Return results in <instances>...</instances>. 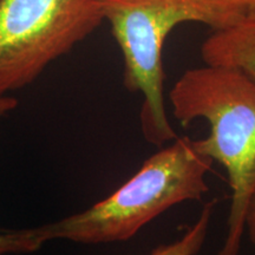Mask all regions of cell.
Listing matches in <instances>:
<instances>
[{
    "label": "cell",
    "mask_w": 255,
    "mask_h": 255,
    "mask_svg": "<svg viewBox=\"0 0 255 255\" xmlns=\"http://www.w3.org/2000/svg\"><path fill=\"white\" fill-rule=\"evenodd\" d=\"M175 120H205L210 132L196 150L225 167L232 190L227 235L216 255H239L255 188V81L240 70L206 64L187 70L169 92Z\"/></svg>",
    "instance_id": "obj_1"
},
{
    "label": "cell",
    "mask_w": 255,
    "mask_h": 255,
    "mask_svg": "<svg viewBox=\"0 0 255 255\" xmlns=\"http://www.w3.org/2000/svg\"><path fill=\"white\" fill-rule=\"evenodd\" d=\"M123 56V84L139 92L142 135L158 148L177 138L164 102L163 46L180 24L196 21L223 30L247 14L244 0H97Z\"/></svg>",
    "instance_id": "obj_2"
},
{
    "label": "cell",
    "mask_w": 255,
    "mask_h": 255,
    "mask_svg": "<svg viewBox=\"0 0 255 255\" xmlns=\"http://www.w3.org/2000/svg\"><path fill=\"white\" fill-rule=\"evenodd\" d=\"M213 159L200 154L189 137H177L143 162L109 196L85 210L34 227L45 245L52 240L97 245L130 240L174 206L200 201L208 193L206 177Z\"/></svg>",
    "instance_id": "obj_3"
},
{
    "label": "cell",
    "mask_w": 255,
    "mask_h": 255,
    "mask_svg": "<svg viewBox=\"0 0 255 255\" xmlns=\"http://www.w3.org/2000/svg\"><path fill=\"white\" fill-rule=\"evenodd\" d=\"M103 20L97 0H0V96L31 84Z\"/></svg>",
    "instance_id": "obj_4"
},
{
    "label": "cell",
    "mask_w": 255,
    "mask_h": 255,
    "mask_svg": "<svg viewBox=\"0 0 255 255\" xmlns=\"http://www.w3.org/2000/svg\"><path fill=\"white\" fill-rule=\"evenodd\" d=\"M201 56L205 64L240 70L255 81V15L213 31L201 46Z\"/></svg>",
    "instance_id": "obj_5"
},
{
    "label": "cell",
    "mask_w": 255,
    "mask_h": 255,
    "mask_svg": "<svg viewBox=\"0 0 255 255\" xmlns=\"http://www.w3.org/2000/svg\"><path fill=\"white\" fill-rule=\"evenodd\" d=\"M216 200L206 203L199 218L183 235L176 241L168 245H161L152 250L149 255H197L205 245L208 234L212 216L214 213Z\"/></svg>",
    "instance_id": "obj_6"
},
{
    "label": "cell",
    "mask_w": 255,
    "mask_h": 255,
    "mask_svg": "<svg viewBox=\"0 0 255 255\" xmlns=\"http://www.w3.org/2000/svg\"><path fill=\"white\" fill-rule=\"evenodd\" d=\"M43 246L34 228L0 231V255L33 253Z\"/></svg>",
    "instance_id": "obj_7"
},
{
    "label": "cell",
    "mask_w": 255,
    "mask_h": 255,
    "mask_svg": "<svg viewBox=\"0 0 255 255\" xmlns=\"http://www.w3.org/2000/svg\"><path fill=\"white\" fill-rule=\"evenodd\" d=\"M245 232L252 244L255 245V188L248 202L246 215H245Z\"/></svg>",
    "instance_id": "obj_8"
},
{
    "label": "cell",
    "mask_w": 255,
    "mask_h": 255,
    "mask_svg": "<svg viewBox=\"0 0 255 255\" xmlns=\"http://www.w3.org/2000/svg\"><path fill=\"white\" fill-rule=\"evenodd\" d=\"M18 105V102L15 98L9 97V96H0V116H4L9 111L15 109Z\"/></svg>",
    "instance_id": "obj_9"
},
{
    "label": "cell",
    "mask_w": 255,
    "mask_h": 255,
    "mask_svg": "<svg viewBox=\"0 0 255 255\" xmlns=\"http://www.w3.org/2000/svg\"><path fill=\"white\" fill-rule=\"evenodd\" d=\"M247 6V14L255 15V0H244Z\"/></svg>",
    "instance_id": "obj_10"
}]
</instances>
